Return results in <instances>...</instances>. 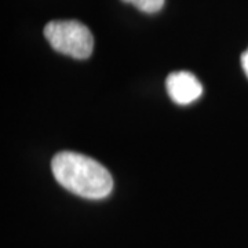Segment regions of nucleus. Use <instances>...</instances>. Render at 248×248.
I'll return each instance as SVG.
<instances>
[{"label":"nucleus","instance_id":"7ed1b4c3","mask_svg":"<svg viewBox=\"0 0 248 248\" xmlns=\"http://www.w3.org/2000/svg\"><path fill=\"white\" fill-rule=\"evenodd\" d=\"M166 87L170 98L178 105L192 104L203 94L202 83L195 75L186 71L170 73L166 80Z\"/></svg>","mask_w":248,"mask_h":248},{"label":"nucleus","instance_id":"39448f33","mask_svg":"<svg viewBox=\"0 0 248 248\" xmlns=\"http://www.w3.org/2000/svg\"><path fill=\"white\" fill-rule=\"evenodd\" d=\"M241 66H243V69H244L248 78V48L241 55Z\"/></svg>","mask_w":248,"mask_h":248},{"label":"nucleus","instance_id":"20e7f679","mask_svg":"<svg viewBox=\"0 0 248 248\" xmlns=\"http://www.w3.org/2000/svg\"><path fill=\"white\" fill-rule=\"evenodd\" d=\"M122 1L133 4L134 7L146 14H155L164 6V0H122Z\"/></svg>","mask_w":248,"mask_h":248},{"label":"nucleus","instance_id":"f257e3e1","mask_svg":"<svg viewBox=\"0 0 248 248\" xmlns=\"http://www.w3.org/2000/svg\"><path fill=\"white\" fill-rule=\"evenodd\" d=\"M54 178L66 190L75 195L99 200L109 196L113 189V179L102 164L84 155L61 152L51 161Z\"/></svg>","mask_w":248,"mask_h":248},{"label":"nucleus","instance_id":"f03ea898","mask_svg":"<svg viewBox=\"0 0 248 248\" xmlns=\"http://www.w3.org/2000/svg\"><path fill=\"white\" fill-rule=\"evenodd\" d=\"M45 37L55 51L86 60L94 48L90 29L79 21H51L45 27Z\"/></svg>","mask_w":248,"mask_h":248}]
</instances>
